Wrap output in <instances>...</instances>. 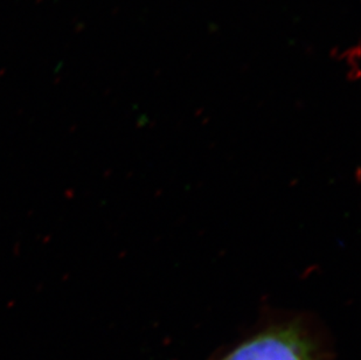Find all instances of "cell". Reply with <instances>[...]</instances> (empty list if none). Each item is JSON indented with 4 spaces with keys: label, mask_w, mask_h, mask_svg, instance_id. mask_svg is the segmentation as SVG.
I'll list each match as a JSON object with an SVG mask.
<instances>
[{
    "label": "cell",
    "mask_w": 361,
    "mask_h": 360,
    "mask_svg": "<svg viewBox=\"0 0 361 360\" xmlns=\"http://www.w3.org/2000/svg\"><path fill=\"white\" fill-rule=\"evenodd\" d=\"M221 360H318L317 347L300 320L263 330Z\"/></svg>",
    "instance_id": "obj_1"
}]
</instances>
